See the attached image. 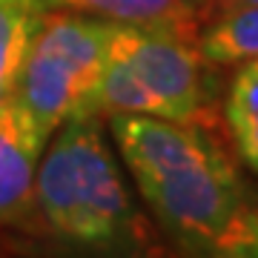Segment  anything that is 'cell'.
<instances>
[{"label":"cell","instance_id":"obj_4","mask_svg":"<svg viewBox=\"0 0 258 258\" xmlns=\"http://www.w3.org/2000/svg\"><path fill=\"white\" fill-rule=\"evenodd\" d=\"M106 43L109 20L55 6L37 15L12 98L46 141L69 115H95Z\"/></svg>","mask_w":258,"mask_h":258},{"label":"cell","instance_id":"obj_5","mask_svg":"<svg viewBox=\"0 0 258 258\" xmlns=\"http://www.w3.org/2000/svg\"><path fill=\"white\" fill-rule=\"evenodd\" d=\"M46 138L15 98L0 109V221L20 224L35 215V175Z\"/></svg>","mask_w":258,"mask_h":258},{"label":"cell","instance_id":"obj_8","mask_svg":"<svg viewBox=\"0 0 258 258\" xmlns=\"http://www.w3.org/2000/svg\"><path fill=\"white\" fill-rule=\"evenodd\" d=\"M224 115H227L238 155L252 172H258V57L238 63V72L230 83Z\"/></svg>","mask_w":258,"mask_h":258},{"label":"cell","instance_id":"obj_9","mask_svg":"<svg viewBox=\"0 0 258 258\" xmlns=\"http://www.w3.org/2000/svg\"><path fill=\"white\" fill-rule=\"evenodd\" d=\"M43 9V0H0V92H12L32 26Z\"/></svg>","mask_w":258,"mask_h":258},{"label":"cell","instance_id":"obj_3","mask_svg":"<svg viewBox=\"0 0 258 258\" xmlns=\"http://www.w3.org/2000/svg\"><path fill=\"white\" fill-rule=\"evenodd\" d=\"M207 66L195 29L109 23L95 115H152L201 126L210 106Z\"/></svg>","mask_w":258,"mask_h":258},{"label":"cell","instance_id":"obj_6","mask_svg":"<svg viewBox=\"0 0 258 258\" xmlns=\"http://www.w3.org/2000/svg\"><path fill=\"white\" fill-rule=\"evenodd\" d=\"M43 3L109 23L181 29H195L215 6V0H43Z\"/></svg>","mask_w":258,"mask_h":258},{"label":"cell","instance_id":"obj_2","mask_svg":"<svg viewBox=\"0 0 258 258\" xmlns=\"http://www.w3.org/2000/svg\"><path fill=\"white\" fill-rule=\"evenodd\" d=\"M98 115H69L49 135L35 175V212L52 235L83 247L141 244V215Z\"/></svg>","mask_w":258,"mask_h":258},{"label":"cell","instance_id":"obj_1","mask_svg":"<svg viewBox=\"0 0 258 258\" xmlns=\"http://www.w3.org/2000/svg\"><path fill=\"white\" fill-rule=\"evenodd\" d=\"M106 120L144 201L181 247L204 255H258V207L201 126L152 115Z\"/></svg>","mask_w":258,"mask_h":258},{"label":"cell","instance_id":"obj_7","mask_svg":"<svg viewBox=\"0 0 258 258\" xmlns=\"http://www.w3.org/2000/svg\"><path fill=\"white\" fill-rule=\"evenodd\" d=\"M198 49L207 63H241L258 57V6L215 9L198 32Z\"/></svg>","mask_w":258,"mask_h":258},{"label":"cell","instance_id":"obj_10","mask_svg":"<svg viewBox=\"0 0 258 258\" xmlns=\"http://www.w3.org/2000/svg\"><path fill=\"white\" fill-rule=\"evenodd\" d=\"M230 6H258V0H215L212 9H230Z\"/></svg>","mask_w":258,"mask_h":258}]
</instances>
